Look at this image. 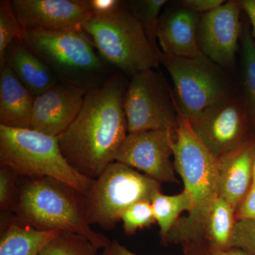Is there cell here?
I'll use <instances>...</instances> for the list:
<instances>
[{
  "label": "cell",
  "mask_w": 255,
  "mask_h": 255,
  "mask_svg": "<svg viewBox=\"0 0 255 255\" xmlns=\"http://www.w3.org/2000/svg\"><path fill=\"white\" fill-rule=\"evenodd\" d=\"M178 113L179 124L172 143L174 165L192 206L187 216L177 221L165 242L196 243L206 237L210 213L219 197V159L198 138L189 120Z\"/></svg>",
  "instance_id": "7a4b0ae2"
},
{
  "label": "cell",
  "mask_w": 255,
  "mask_h": 255,
  "mask_svg": "<svg viewBox=\"0 0 255 255\" xmlns=\"http://www.w3.org/2000/svg\"><path fill=\"white\" fill-rule=\"evenodd\" d=\"M102 255H138L129 251L127 248L117 240L110 242L108 246L104 249Z\"/></svg>",
  "instance_id": "1f68e13d"
},
{
  "label": "cell",
  "mask_w": 255,
  "mask_h": 255,
  "mask_svg": "<svg viewBox=\"0 0 255 255\" xmlns=\"http://www.w3.org/2000/svg\"><path fill=\"white\" fill-rule=\"evenodd\" d=\"M200 15L179 6L160 16L157 38L162 51L178 58H196L203 55L197 41Z\"/></svg>",
  "instance_id": "9a60e30c"
},
{
  "label": "cell",
  "mask_w": 255,
  "mask_h": 255,
  "mask_svg": "<svg viewBox=\"0 0 255 255\" xmlns=\"http://www.w3.org/2000/svg\"><path fill=\"white\" fill-rule=\"evenodd\" d=\"M159 63L173 82L178 111L189 122L219 101L232 95L231 82L221 67L204 54L196 58H178L157 53Z\"/></svg>",
  "instance_id": "ba28073f"
},
{
  "label": "cell",
  "mask_w": 255,
  "mask_h": 255,
  "mask_svg": "<svg viewBox=\"0 0 255 255\" xmlns=\"http://www.w3.org/2000/svg\"><path fill=\"white\" fill-rule=\"evenodd\" d=\"M201 255H249L243 250L232 248L226 251H218L208 248L206 251L201 253Z\"/></svg>",
  "instance_id": "836d02e7"
},
{
  "label": "cell",
  "mask_w": 255,
  "mask_h": 255,
  "mask_svg": "<svg viewBox=\"0 0 255 255\" xmlns=\"http://www.w3.org/2000/svg\"><path fill=\"white\" fill-rule=\"evenodd\" d=\"M24 31L13 10L11 1H0V66L4 64L5 52L14 40L21 41Z\"/></svg>",
  "instance_id": "d4e9b609"
},
{
  "label": "cell",
  "mask_w": 255,
  "mask_h": 255,
  "mask_svg": "<svg viewBox=\"0 0 255 255\" xmlns=\"http://www.w3.org/2000/svg\"><path fill=\"white\" fill-rule=\"evenodd\" d=\"M242 9L245 10L253 27V37L255 38V0H243L240 1Z\"/></svg>",
  "instance_id": "d6a6232c"
},
{
  "label": "cell",
  "mask_w": 255,
  "mask_h": 255,
  "mask_svg": "<svg viewBox=\"0 0 255 255\" xmlns=\"http://www.w3.org/2000/svg\"><path fill=\"white\" fill-rule=\"evenodd\" d=\"M151 205L161 238L165 242L169 232L179 221V215L184 211H190L192 201L185 189L180 194L172 196L164 195L159 191L152 198Z\"/></svg>",
  "instance_id": "44dd1931"
},
{
  "label": "cell",
  "mask_w": 255,
  "mask_h": 255,
  "mask_svg": "<svg viewBox=\"0 0 255 255\" xmlns=\"http://www.w3.org/2000/svg\"><path fill=\"white\" fill-rule=\"evenodd\" d=\"M4 64L11 68L18 80L35 97L45 93L60 82L49 67L18 39L14 40L5 52Z\"/></svg>",
  "instance_id": "e0dca14e"
},
{
  "label": "cell",
  "mask_w": 255,
  "mask_h": 255,
  "mask_svg": "<svg viewBox=\"0 0 255 255\" xmlns=\"http://www.w3.org/2000/svg\"><path fill=\"white\" fill-rule=\"evenodd\" d=\"M159 191L160 182L115 161L83 195L87 221L112 231L126 210L140 201H151Z\"/></svg>",
  "instance_id": "52a82bcc"
},
{
  "label": "cell",
  "mask_w": 255,
  "mask_h": 255,
  "mask_svg": "<svg viewBox=\"0 0 255 255\" xmlns=\"http://www.w3.org/2000/svg\"><path fill=\"white\" fill-rule=\"evenodd\" d=\"M224 3L223 0H182L179 1V6L193 10L199 14L210 12Z\"/></svg>",
  "instance_id": "f546056e"
},
{
  "label": "cell",
  "mask_w": 255,
  "mask_h": 255,
  "mask_svg": "<svg viewBox=\"0 0 255 255\" xmlns=\"http://www.w3.org/2000/svg\"><path fill=\"white\" fill-rule=\"evenodd\" d=\"M127 86L121 73H114L87 91L78 117L58 137L64 157L85 177L95 179L115 162L128 134L124 106Z\"/></svg>",
  "instance_id": "6da1fadb"
},
{
  "label": "cell",
  "mask_w": 255,
  "mask_h": 255,
  "mask_svg": "<svg viewBox=\"0 0 255 255\" xmlns=\"http://www.w3.org/2000/svg\"><path fill=\"white\" fill-rule=\"evenodd\" d=\"M83 33L29 30L24 31L21 41L49 67L60 82L87 92L103 85L113 74Z\"/></svg>",
  "instance_id": "277c9868"
},
{
  "label": "cell",
  "mask_w": 255,
  "mask_h": 255,
  "mask_svg": "<svg viewBox=\"0 0 255 255\" xmlns=\"http://www.w3.org/2000/svg\"><path fill=\"white\" fill-rule=\"evenodd\" d=\"M121 221L127 236L134 234L137 230L150 227L156 221L151 201H140L130 206L121 216Z\"/></svg>",
  "instance_id": "484cf974"
},
{
  "label": "cell",
  "mask_w": 255,
  "mask_h": 255,
  "mask_svg": "<svg viewBox=\"0 0 255 255\" xmlns=\"http://www.w3.org/2000/svg\"><path fill=\"white\" fill-rule=\"evenodd\" d=\"M18 187L14 214L21 222L39 231L82 235L97 249H105L112 241L92 230L87 220L84 196L68 184L54 178H25Z\"/></svg>",
  "instance_id": "3957f363"
},
{
  "label": "cell",
  "mask_w": 255,
  "mask_h": 255,
  "mask_svg": "<svg viewBox=\"0 0 255 255\" xmlns=\"http://www.w3.org/2000/svg\"><path fill=\"white\" fill-rule=\"evenodd\" d=\"M20 176L11 167H0V208L14 213L17 204Z\"/></svg>",
  "instance_id": "4316f807"
},
{
  "label": "cell",
  "mask_w": 255,
  "mask_h": 255,
  "mask_svg": "<svg viewBox=\"0 0 255 255\" xmlns=\"http://www.w3.org/2000/svg\"><path fill=\"white\" fill-rule=\"evenodd\" d=\"M242 47V82L246 104L255 122V41L248 25L241 38Z\"/></svg>",
  "instance_id": "7402d4cb"
},
{
  "label": "cell",
  "mask_w": 255,
  "mask_h": 255,
  "mask_svg": "<svg viewBox=\"0 0 255 255\" xmlns=\"http://www.w3.org/2000/svg\"><path fill=\"white\" fill-rule=\"evenodd\" d=\"M119 0H90L92 12L107 13L112 11L120 4Z\"/></svg>",
  "instance_id": "4dcf8cb0"
},
{
  "label": "cell",
  "mask_w": 255,
  "mask_h": 255,
  "mask_svg": "<svg viewBox=\"0 0 255 255\" xmlns=\"http://www.w3.org/2000/svg\"><path fill=\"white\" fill-rule=\"evenodd\" d=\"M126 6L130 12L138 20L151 45L156 51L157 46V26L160 18V13L167 4L166 0H135L126 1Z\"/></svg>",
  "instance_id": "603a6c76"
},
{
  "label": "cell",
  "mask_w": 255,
  "mask_h": 255,
  "mask_svg": "<svg viewBox=\"0 0 255 255\" xmlns=\"http://www.w3.org/2000/svg\"><path fill=\"white\" fill-rule=\"evenodd\" d=\"M60 231H39L15 216L4 228L0 238V255H39Z\"/></svg>",
  "instance_id": "d6986e66"
},
{
  "label": "cell",
  "mask_w": 255,
  "mask_h": 255,
  "mask_svg": "<svg viewBox=\"0 0 255 255\" xmlns=\"http://www.w3.org/2000/svg\"><path fill=\"white\" fill-rule=\"evenodd\" d=\"M236 221L255 219V182L236 212Z\"/></svg>",
  "instance_id": "f1b7e54d"
},
{
  "label": "cell",
  "mask_w": 255,
  "mask_h": 255,
  "mask_svg": "<svg viewBox=\"0 0 255 255\" xmlns=\"http://www.w3.org/2000/svg\"><path fill=\"white\" fill-rule=\"evenodd\" d=\"M82 30L91 37L102 60L122 73L132 76L160 64L142 25L124 1L109 12H92Z\"/></svg>",
  "instance_id": "5b68a950"
},
{
  "label": "cell",
  "mask_w": 255,
  "mask_h": 255,
  "mask_svg": "<svg viewBox=\"0 0 255 255\" xmlns=\"http://www.w3.org/2000/svg\"><path fill=\"white\" fill-rule=\"evenodd\" d=\"M236 210L221 197L215 201L210 213L206 237L209 241V248L226 251L231 248L233 230L236 224Z\"/></svg>",
  "instance_id": "ffe728a7"
},
{
  "label": "cell",
  "mask_w": 255,
  "mask_h": 255,
  "mask_svg": "<svg viewBox=\"0 0 255 255\" xmlns=\"http://www.w3.org/2000/svg\"><path fill=\"white\" fill-rule=\"evenodd\" d=\"M174 130H148L128 134L116 160L141 171L159 182H177L172 143Z\"/></svg>",
  "instance_id": "8fae6325"
},
{
  "label": "cell",
  "mask_w": 255,
  "mask_h": 255,
  "mask_svg": "<svg viewBox=\"0 0 255 255\" xmlns=\"http://www.w3.org/2000/svg\"><path fill=\"white\" fill-rule=\"evenodd\" d=\"M87 91L59 82L35 97L31 129L58 137L78 117Z\"/></svg>",
  "instance_id": "5bb4252c"
},
{
  "label": "cell",
  "mask_w": 255,
  "mask_h": 255,
  "mask_svg": "<svg viewBox=\"0 0 255 255\" xmlns=\"http://www.w3.org/2000/svg\"><path fill=\"white\" fill-rule=\"evenodd\" d=\"M241 2L228 1L217 9L200 15L197 41L201 53L223 68L232 67L236 60L243 26Z\"/></svg>",
  "instance_id": "7c38bea8"
},
{
  "label": "cell",
  "mask_w": 255,
  "mask_h": 255,
  "mask_svg": "<svg viewBox=\"0 0 255 255\" xmlns=\"http://www.w3.org/2000/svg\"><path fill=\"white\" fill-rule=\"evenodd\" d=\"M88 238L68 231H60L42 250L39 255H98Z\"/></svg>",
  "instance_id": "cb8c5ba5"
},
{
  "label": "cell",
  "mask_w": 255,
  "mask_h": 255,
  "mask_svg": "<svg viewBox=\"0 0 255 255\" xmlns=\"http://www.w3.org/2000/svg\"><path fill=\"white\" fill-rule=\"evenodd\" d=\"M253 182H255V159L254 166H253Z\"/></svg>",
  "instance_id": "e575fe53"
},
{
  "label": "cell",
  "mask_w": 255,
  "mask_h": 255,
  "mask_svg": "<svg viewBox=\"0 0 255 255\" xmlns=\"http://www.w3.org/2000/svg\"><path fill=\"white\" fill-rule=\"evenodd\" d=\"M255 141L246 140L219 159V196L237 211L253 182Z\"/></svg>",
  "instance_id": "2e32d148"
},
{
  "label": "cell",
  "mask_w": 255,
  "mask_h": 255,
  "mask_svg": "<svg viewBox=\"0 0 255 255\" xmlns=\"http://www.w3.org/2000/svg\"><path fill=\"white\" fill-rule=\"evenodd\" d=\"M189 123L198 138L218 159L246 140V110L233 95L214 104Z\"/></svg>",
  "instance_id": "30bf717a"
},
{
  "label": "cell",
  "mask_w": 255,
  "mask_h": 255,
  "mask_svg": "<svg viewBox=\"0 0 255 255\" xmlns=\"http://www.w3.org/2000/svg\"><path fill=\"white\" fill-rule=\"evenodd\" d=\"M231 248H239L249 255H255V219L236 221Z\"/></svg>",
  "instance_id": "83f0119b"
},
{
  "label": "cell",
  "mask_w": 255,
  "mask_h": 255,
  "mask_svg": "<svg viewBox=\"0 0 255 255\" xmlns=\"http://www.w3.org/2000/svg\"><path fill=\"white\" fill-rule=\"evenodd\" d=\"M155 69L132 75L124 96L128 134L148 130H174L179 113L173 92Z\"/></svg>",
  "instance_id": "9c48e42d"
},
{
  "label": "cell",
  "mask_w": 255,
  "mask_h": 255,
  "mask_svg": "<svg viewBox=\"0 0 255 255\" xmlns=\"http://www.w3.org/2000/svg\"><path fill=\"white\" fill-rule=\"evenodd\" d=\"M34 101L9 66L0 67V125L31 128Z\"/></svg>",
  "instance_id": "ac0fdd59"
},
{
  "label": "cell",
  "mask_w": 255,
  "mask_h": 255,
  "mask_svg": "<svg viewBox=\"0 0 255 255\" xmlns=\"http://www.w3.org/2000/svg\"><path fill=\"white\" fill-rule=\"evenodd\" d=\"M11 4L23 31H83L92 14L90 0H12Z\"/></svg>",
  "instance_id": "4fadbf2b"
},
{
  "label": "cell",
  "mask_w": 255,
  "mask_h": 255,
  "mask_svg": "<svg viewBox=\"0 0 255 255\" xmlns=\"http://www.w3.org/2000/svg\"><path fill=\"white\" fill-rule=\"evenodd\" d=\"M0 165L24 178H54L85 195L94 179L82 175L64 157L58 137L31 128L0 125Z\"/></svg>",
  "instance_id": "8992f818"
}]
</instances>
